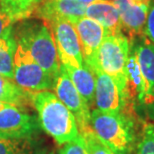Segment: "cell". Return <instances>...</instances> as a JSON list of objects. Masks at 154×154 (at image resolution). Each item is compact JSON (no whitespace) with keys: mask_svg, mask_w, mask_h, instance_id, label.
<instances>
[{"mask_svg":"<svg viewBox=\"0 0 154 154\" xmlns=\"http://www.w3.org/2000/svg\"><path fill=\"white\" fill-rule=\"evenodd\" d=\"M16 41L29 51L41 68L55 78L61 64L52 32L44 22L25 24L18 31Z\"/></svg>","mask_w":154,"mask_h":154,"instance_id":"cell-3","label":"cell"},{"mask_svg":"<svg viewBox=\"0 0 154 154\" xmlns=\"http://www.w3.org/2000/svg\"><path fill=\"white\" fill-rule=\"evenodd\" d=\"M38 117L10 105L0 111V138L20 140L36 137L40 129Z\"/></svg>","mask_w":154,"mask_h":154,"instance_id":"cell-8","label":"cell"},{"mask_svg":"<svg viewBox=\"0 0 154 154\" xmlns=\"http://www.w3.org/2000/svg\"><path fill=\"white\" fill-rule=\"evenodd\" d=\"M43 0H0V9L13 22L25 20L35 14Z\"/></svg>","mask_w":154,"mask_h":154,"instance_id":"cell-17","label":"cell"},{"mask_svg":"<svg viewBox=\"0 0 154 154\" xmlns=\"http://www.w3.org/2000/svg\"><path fill=\"white\" fill-rule=\"evenodd\" d=\"M73 25L78 35L84 62L92 71L96 67L98 49L107 33L99 23L86 16L75 21Z\"/></svg>","mask_w":154,"mask_h":154,"instance_id":"cell-11","label":"cell"},{"mask_svg":"<svg viewBox=\"0 0 154 154\" xmlns=\"http://www.w3.org/2000/svg\"><path fill=\"white\" fill-rule=\"evenodd\" d=\"M53 89L58 99L74 115L80 133L90 128V107L77 91L62 66L54 78Z\"/></svg>","mask_w":154,"mask_h":154,"instance_id":"cell-9","label":"cell"},{"mask_svg":"<svg viewBox=\"0 0 154 154\" xmlns=\"http://www.w3.org/2000/svg\"><path fill=\"white\" fill-rule=\"evenodd\" d=\"M129 48L130 40L124 33L107 35L98 49L96 67L94 68L100 69L111 77L122 91L123 95L126 86V64Z\"/></svg>","mask_w":154,"mask_h":154,"instance_id":"cell-4","label":"cell"},{"mask_svg":"<svg viewBox=\"0 0 154 154\" xmlns=\"http://www.w3.org/2000/svg\"><path fill=\"white\" fill-rule=\"evenodd\" d=\"M17 41L12 35V27L0 37V75L13 80V59Z\"/></svg>","mask_w":154,"mask_h":154,"instance_id":"cell-19","label":"cell"},{"mask_svg":"<svg viewBox=\"0 0 154 154\" xmlns=\"http://www.w3.org/2000/svg\"><path fill=\"white\" fill-rule=\"evenodd\" d=\"M117 6L123 33L129 39L143 34L152 0H111Z\"/></svg>","mask_w":154,"mask_h":154,"instance_id":"cell-12","label":"cell"},{"mask_svg":"<svg viewBox=\"0 0 154 154\" xmlns=\"http://www.w3.org/2000/svg\"><path fill=\"white\" fill-rule=\"evenodd\" d=\"M12 23L13 21L11 20V18L0 9V37H2L11 28Z\"/></svg>","mask_w":154,"mask_h":154,"instance_id":"cell-24","label":"cell"},{"mask_svg":"<svg viewBox=\"0 0 154 154\" xmlns=\"http://www.w3.org/2000/svg\"><path fill=\"white\" fill-rule=\"evenodd\" d=\"M0 154H47V149L37 137L20 140L0 138Z\"/></svg>","mask_w":154,"mask_h":154,"instance_id":"cell-16","label":"cell"},{"mask_svg":"<svg viewBox=\"0 0 154 154\" xmlns=\"http://www.w3.org/2000/svg\"><path fill=\"white\" fill-rule=\"evenodd\" d=\"M29 99L37 111L41 128L58 144L63 145L80 137L74 115L54 93L48 90L29 92Z\"/></svg>","mask_w":154,"mask_h":154,"instance_id":"cell-1","label":"cell"},{"mask_svg":"<svg viewBox=\"0 0 154 154\" xmlns=\"http://www.w3.org/2000/svg\"><path fill=\"white\" fill-rule=\"evenodd\" d=\"M136 154H154V123H145L137 143Z\"/></svg>","mask_w":154,"mask_h":154,"instance_id":"cell-21","label":"cell"},{"mask_svg":"<svg viewBox=\"0 0 154 154\" xmlns=\"http://www.w3.org/2000/svg\"><path fill=\"white\" fill-rule=\"evenodd\" d=\"M135 119L126 113L110 114L94 109L90 112V127L114 154H130L136 143Z\"/></svg>","mask_w":154,"mask_h":154,"instance_id":"cell-2","label":"cell"},{"mask_svg":"<svg viewBox=\"0 0 154 154\" xmlns=\"http://www.w3.org/2000/svg\"><path fill=\"white\" fill-rule=\"evenodd\" d=\"M44 23L53 35L61 65L74 68L84 66L81 46L73 23L62 18H54Z\"/></svg>","mask_w":154,"mask_h":154,"instance_id":"cell-6","label":"cell"},{"mask_svg":"<svg viewBox=\"0 0 154 154\" xmlns=\"http://www.w3.org/2000/svg\"><path fill=\"white\" fill-rule=\"evenodd\" d=\"M50 154H54V153H50Z\"/></svg>","mask_w":154,"mask_h":154,"instance_id":"cell-27","label":"cell"},{"mask_svg":"<svg viewBox=\"0 0 154 154\" xmlns=\"http://www.w3.org/2000/svg\"><path fill=\"white\" fill-rule=\"evenodd\" d=\"M10 105H11V104H8V103H6V102H3V101H0V111H1L2 109L6 108V107L10 106Z\"/></svg>","mask_w":154,"mask_h":154,"instance_id":"cell-25","label":"cell"},{"mask_svg":"<svg viewBox=\"0 0 154 154\" xmlns=\"http://www.w3.org/2000/svg\"><path fill=\"white\" fill-rule=\"evenodd\" d=\"M13 80L27 92L49 90L54 85V77L41 68L29 51L18 42L13 59Z\"/></svg>","mask_w":154,"mask_h":154,"instance_id":"cell-5","label":"cell"},{"mask_svg":"<svg viewBox=\"0 0 154 154\" xmlns=\"http://www.w3.org/2000/svg\"><path fill=\"white\" fill-rule=\"evenodd\" d=\"M84 141V147L87 154H113V152L96 136L91 127L80 133Z\"/></svg>","mask_w":154,"mask_h":154,"instance_id":"cell-20","label":"cell"},{"mask_svg":"<svg viewBox=\"0 0 154 154\" xmlns=\"http://www.w3.org/2000/svg\"><path fill=\"white\" fill-rule=\"evenodd\" d=\"M85 16L99 23L105 29L107 35L123 33L118 8L112 1L100 0L90 3L86 7Z\"/></svg>","mask_w":154,"mask_h":154,"instance_id":"cell-14","label":"cell"},{"mask_svg":"<svg viewBox=\"0 0 154 154\" xmlns=\"http://www.w3.org/2000/svg\"><path fill=\"white\" fill-rule=\"evenodd\" d=\"M80 1L85 3L86 5H88V4H90V3L94 2V1H100V0H80ZM109 1H111V0H109Z\"/></svg>","mask_w":154,"mask_h":154,"instance_id":"cell-26","label":"cell"},{"mask_svg":"<svg viewBox=\"0 0 154 154\" xmlns=\"http://www.w3.org/2000/svg\"><path fill=\"white\" fill-rule=\"evenodd\" d=\"M143 34L154 44V0H152L148 15H147Z\"/></svg>","mask_w":154,"mask_h":154,"instance_id":"cell-23","label":"cell"},{"mask_svg":"<svg viewBox=\"0 0 154 154\" xmlns=\"http://www.w3.org/2000/svg\"><path fill=\"white\" fill-rule=\"evenodd\" d=\"M95 75V95L94 102L97 109L110 114H120L125 109V98L116 82L109 75L94 69Z\"/></svg>","mask_w":154,"mask_h":154,"instance_id":"cell-10","label":"cell"},{"mask_svg":"<svg viewBox=\"0 0 154 154\" xmlns=\"http://www.w3.org/2000/svg\"><path fill=\"white\" fill-rule=\"evenodd\" d=\"M63 145L64 146L59 150L58 154H87L84 147V141H83L81 135L77 140L65 143Z\"/></svg>","mask_w":154,"mask_h":154,"instance_id":"cell-22","label":"cell"},{"mask_svg":"<svg viewBox=\"0 0 154 154\" xmlns=\"http://www.w3.org/2000/svg\"><path fill=\"white\" fill-rule=\"evenodd\" d=\"M0 101L23 109L30 103L29 92L20 88L14 80L0 75Z\"/></svg>","mask_w":154,"mask_h":154,"instance_id":"cell-18","label":"cell"},{"mask_svg":"<svg viewBox=\"0 0 154 154\" xmlns=\"http://www.w3.org/2000/svg\"><path fill=\"white\" fill-rule=\"evenodd\" d=\"M62 66V65H61ZM68 75L73 85L75 86L77 91L81 95V97L87 103L89 107H91L94 103L95 95V75L94 73L88 68L87 65L81 68H74V67L62 66Z\"/></svg>","mask_w":154,"mask_h":154,"instance_id":"cell-15","label":"cell"},{"mask_svg":"<svg viewBox=\"0 0 154 154\" xmlns=\"http://www.w3.org/2000/svg\"><path fill=\"white\" fill-rule=\"evenodd\" d=\"M86 7L87 5L80 0H43L34 15L43 19V22L62 18L74 23L85 16Z\"/></svg>","mask_w":154,"mask_h":154,"instance_id":"cell-13","label":"cell"},{"mask_svg":"<svg viewBox=\"0 0 154 154\" xmlns=\"http://www.w3.org/2000/svg\"><path fill=\"white\" fill-rule=\"evenodd\" d=\"M143 80L141 110L148 118L154 119V44L142 34L131 39Z\"/></svg>","mask_w":154,"mask_h":154,"instance_id":"cell-7","label":"cell"},{"mask_svg":"<svg viewBox=\"0 0 154 154\" xmlns=\"http://www.w3.org/2000/svg\"><path fill=\"white\" fill-rule=\"evenodd\" d=\"M113 154H114V153H113Z\"/></svg>","mask_w":154,"mask_h":154,"instance_id":"cell-28","label":"cell"}]
</instances>
